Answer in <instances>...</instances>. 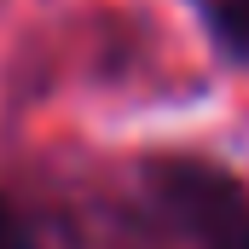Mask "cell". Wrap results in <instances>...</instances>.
Returning a JSON list of instances; mask_svg holds the SVG:
<instances>
[{
	"mask_svg": "<svg viewBox=\"0 0 249 249\" xmlns=\"http://www.w3.org/2000/svg\"><path fill=\"white\" fill-rule=\"evenodd\" d=\"M0 249H23V232H18V220H12L6 203H0Z\"/></svg>",
	"mask_w": 249,
	"mask_h": 249,
	"instance_id": "3",
	"label": "cell"
},
{
	"mask_svg": "<svg viewBox=\"0 0 249 249\" xmlns=\"http://www.w3.org/2000/svg\"><path fill=\"white\" fill-rule=\"evenodd\" d=\"M209 6V18H214V29H220V41L226 47H238L249 58V0H203Z\"/></svg>",
	"mask_w": 249,
	"mask_h": 249,
	"instance_id": "1",
	"label": "cell"
},
{
	"mask_svg": "<svg viewBox=\"0 0 249 249\" xmlns=\"http://www.w3.org/2000/svg\"><path fill=\"white\" fill-rule=\"evenodd\" d=\"M214 249H249V214H238V220H226V232L214 238Z\"/></svg>",
	"mask_w": 249,
	"mask_h": 249,
	"instance_id": "2",
	"label": "cell"
}]
</instances>
